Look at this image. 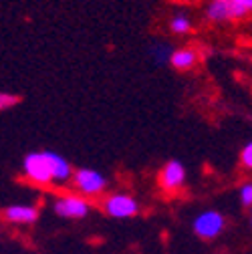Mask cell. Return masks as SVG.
I'll return each instance as SVG.
<instances>
[{"instance_id": "12", "label": "cell", "mask_w": 252, "mask_h": 254, "mask_svg": "<svg viewBox=\"0 0 252 254\" xmlns=\"http://www.w3.org/2000/svg\"><path fill=\"white\" fill-rule=\"evenodd\" d=\"M230 20H240L252 14V0H228Z\"/></svg>"}, {"instance_id": "13", "label": "cell", "mask_w": 252, "mask_h": 254, "mask_svg": "<svg viewBox=\"0 0 252 254\" xmlns=\"http://www.w3.org/2000/svg\"><path fill=\"white\" fill-rule=\"evenodd\" d=\"M151 55H153L155 63H170V59L174 55V49L168 43H157V45L151 47Z\"/></svg>"}, {"instance_id": "10", "label": "cell", "mask_w": 252, "mask_h": 254, "mask_svg": "<svg viewBox=\"0 0 252 254\" xmlns=\"http://www.w3.org/2000/svg\"><path fill=\"white\" fill-rule=\"evenodd\" d=\"M49 160H51V168H53V178L57 182H65L71 176V166H69V162L65 160V157L49 151Z\"/></svg>"}, {"instance_id": "6", "label": "cell", "mask_w": 252, "mask_h": 254, "mask_svg": "<svg viewBox=\"0 0 252 254\" xmlns=\"http://www.w3.org/2000/svg\"><path fill=\"white\" fill-rule=\"evenodd\" d=\"M184 180H186V170L180 162H170L160 176V182L166 190H178L184 184Z\"/></svg>"}, {"instance_id": "3", "label": "cell", "mask_w": 252, "mask_h": 254, "mask_svg": "<svg viewBox=\"0 0 252 254\" xmlns=\"http://www.w3.org/2000/svg\"><path fill=\"white\" fill-rule=\"evenodd\" d=\"M75 186L81 190L83 194H99L105 190L107 182L99 172L93 170H79L75 174Z\"/></svg>"}, {"instance_id": "9", "label": "cell", "mask_w": 252, "mask_h": 254, "mask_svg": "<svg viewBox=\"0 0 252 254\" xmlns=\"http://www.w3.org/2000/svg\"><path fill=\"white\" fill-rule=\"evenodd\" d=\"M37 216L39 212L35 206H10L6 210V218L10 222H16V224H30L37 220Z\"/></svg>"}, {"instance_id": "7", "label": "cell", "mask_w": 252, "mask_h": 254, "mask_svg": "<svg viewBox=\"0 0 252 254\" xmlns=\"http://www.w3.org/2000/svg\"><path fill=\"white\" fill-rule=\"evenodd\" d=\"M198 63V51L190 49V47H184V49H176L172 59H170V65L178 71H188L192 69Z\"/></svg>"}, {"instance_id": "1", "label": "cell", "mask_w": 252, "mask_h": 254, "mask_svg": "<svg viewBox=\"0 0 252 254\" xmlns=\"http://www.w3.org/2000/svg\"><path fill=\"white\" fill-rule=\"evenodd\" d=\"M24 174L37 182V184H49L53 182V168H51V160H49V151L43 153H28L24 160Z\"/></svg>"}, {"instance_id": "4", "label": "cell", "mask_w": 252, "mask_h": 254, "mask_svg": "<svg viewBox=\"0 0 252 254\" xmlns=\"http://www.w3.org/2000/svg\"><path fill=\"white\" fill-rule=\"evenodd\" d=\"M105 212L113 218H129L137 212V202L131 196L115 194L105 202Z\"/></svg>"}, {"instance_id": "14", "label": "cell", "mask_w": 252, "mask_h": 254, "mask_svg": "<svg viewBox=\"0 0 252 254\" xmlns=\"http://www.w3.org/2000/svg\"><path fill=\"white\" fill-rule=\"evenodd\" d=\"M240 200L248 206H252V184H246L242 190H240Z\"/></svg>"}, {"instance_id": "16", "label": "cell", "mask_w": 252, "mask_h": 254, "mask_svg": "<svg viewBox=\"0 0 252 254\" xmlns=\"http://www.w3.org/2000/svg\"><path fill=\"white\" fill-rule=\"evenodd\" d=\"M242 164L248 166V168H252V141L242 149Z\"/></svg>"}, {"instance_id": "5", "label": "cell", "mask_w": 252, "mask_h": 254, "mask_svg": "<svg viewBox=\"0 0 252 254\" xmlns=\"http://www.w3.org/2000/svg\"><path fill=\"white\" fill-rule=\"evenodd\" d=\"M55 210L59 216H65V218H83L89 212V206L85 200L77 198V196H65L57 200Z\"/></svg>"}, {"instance_id": "11", "label": "cell", "mask_w": 252, "mask_h": 254, "mask_svg": "<svg viewBox=\"0 0 252 254\" xmlns=\"http://www.w3.org/2000/svg\"><path fill=\"white\" fill-rule=\"evenodd\" d=\"M168 26H170V30H172L174 35H190L194 24H192V18L188 16V14L178 12V14H174V16L170 18Z\"/></svg>"}, {"instance_id": "2", "label": "cell", "mask_w": 252, "mask_h": 254, "mask_svg": "<svg viewBox=\"0 0 252 254\" xmlns=\"http://www.w3.org/2000/svg\"><path fill=\"white\" fill-rule=\"evenodd\" d=\"M222 228H224V218L214 210L200 214L194 222V230L200 238H214L222 232Z\"/></svg>"}, {"instance_id": "15", "label": "cell", "mask_w": 252, "mask_h": 254, "mask_svg": "<svg viewBox=\"0 0 252 254\" xmlns=\"http://www.w3.org/2000/svg\"><path fill=\"white\" fill-rule=\"evenodd\" d=\"M18 99L14 97V95H10V93H2V95H0V107H2V109H8L10 105H14Z\"/></svg>"}, {"instance_id": "8", "label": "cell", "mask_w": 252, "mask_h": 254, "mask_svg": "<svg viewBox=\"0 0 252 254\" xmlns=\"http://www.w3.org/2000/svg\"><path fill=\"white\" fill-rule=\"evenodd\" d=\"M204 16H206L210 22H214V24H220V22L230 20L228 0H208L206 6H204Z\"/></svg>"}]
</instances>
